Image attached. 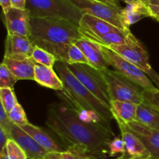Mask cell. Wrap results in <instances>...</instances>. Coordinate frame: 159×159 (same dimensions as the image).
<instances>
[{
    "label": "cell",
    "mask_w": 159,
    "mask_h": 159,
    "mask_svg": "<svg viewBox=\"0 0 159 159\" xmlns=\"http://www.w3.org/2000/svg\"><path fill=\"white\" fill-rule=\"evenodd\" d=\"M46 124L57 134L66 150L87 157L106 158L108 143L113 139L111 128L87 119L69 103L48 106Z\"/></svg>",
    "instance_id": "1"
},
{
    "label": "cell",
    "mask_w": 159,
    "mask_h": 159,
    "mask_svg": "<svg viewBox=\"0 0 159 159\" xmlns=\"http://www.w3.org/2000/svg\"><path fill=\"white\" fill-rule=\"evenodd\" d=\"M54 67L63 82L64 90L61 91L66 102L75 108L82 116L111 128L110 123L113 118L111 110L79 82L65 62L57 61Z\"/></svg>",
    "instance_id": "2"
},
{
    "label": "cell",
    "mask_w": 159,
    "mask_h": 159,
    "mask_svg": "<svg viewBox=\"0 0 159 159\" xmlns=\"http://www.w3.org/2000/svg\"><path fill=\"white\" fill-rule=\"evenodd\" d=\"M30 37L32 42L75 44L84 37L79 25L71 20L56 17H31Z\"/></svg>",
    "instance_id": "3"
},
{
    "label": "cell",
    "mask_w": 159,
    "mask_h": 159,
    "mask_svg": "<svg viewBox=\"0 0 159 159\" xmlns=\"http://www.w3.org/2000/svg\"><path fill=\"white\" fill-rule=\"evenodd\" d=\"M31 17H56L79 25L83 12L70 0H26Z\"/></svg>",
    "instance_id": "4"
},
{
    "label": "cell",
    "mask_w": 159,
    "mask_h": 159,
    "mask_svg": "<svg viewBox=\"0 0 159 159\" xmlns=\"http://www.w3.org/2000/svg\"><path fill=\"white\" fill-rule=\"evenodd\" d=\"M65 64L79 82L111 110V99L108 86L100 70H96L89 64Z\"/></svg>",
    "instance_id": "5"
},
{
    "label": "cell",
    "mask_w": 159,
    "mask_h": 159,
    "mask_svg": "<svg viewBox=\"0 0 159 159\" xmlns=\"http://www.w3.org/2000/svg\"><path fill=\"white\" fill-rule=\"evenodd\" d=\"M100 72L107 81L111 101H131L137 104L143 102L144 89L116 70L107 68Z\"/></svg>",
    "instance_id": "6"
},
{
    "label": "cell",
    "mask_w": 159,
    "mask_h": 159,
    "mask_svg": "<svg viewBox=\"0 0 159 159\" xmlns=\"http://www.w3.org/2000/svg\"><path fill=\"white\" fill-rule=\"evenodd\" d=\"M107 48L142 70L155 83L156 87H159V74L152 69L149 62V55L147 50L133 34H130L126 43L112 45Z\"/></svg>",
    "instance_id": "7"
},
{
    "label": "cell",
    "mask_w": 159,
    "mask_h": 159,
    "mask_svg": "<svg viewBox=\"0 0 159 159\" xmlns=\"http://www.w3.org/2000/svg\"><path fill=\"white\" fill-rule=\"evenodd\" d=\"M102 52L109 65L113 67L114 70L121 73L132 82L136 84L144 90L150 92H158V88L153 84L151 78L138 66L113 51L107 47L102 46Z\"/></svg>",
    "instance_id": "8"
},
{
    "label": "cell",
    "mask_w": 159,
    "mask_h": 159,
    "mask_svg": "<svg viewBox=\"0 0 159 159\" xmlns=\"http://www.w3.org/2000/svg\"><path fill=\"white\" fill-rule=\"evenodd\" d=\"M83 13H88L106 20L114 26L124 30L127 29L124 23L122 8L110 6L97 0H70Z\"/></svg>",
    "instance_id": "9"
},
{
    "label": "cell",
    "mask_w": 159,
    "mask_h": 159,
    "mask_svg": "<svg viewBox=\"0 0 159 159\" xmlns=\"http://www.w3.org/2000/svg\"><path fill=\"white\" fill-rule=\"evenodd\" d=\"M8 34L30 37V14L28 9L11 7L3 12Z\"/></svg>",
    "instance_id": "10"
},
{
    "label": "cell",
    "mask_w": 159,
    "mask_h": 159,
    "mask_svg": "<svg viewBox=\"0 0 159 159\" xmlns=\"http://www.w3.org/2000/svg\"><path fill=\"white\" fill-rule=\"evenodd\" d=\"M114 119L120 129L121 137L124 141L126 148V155L119 157L121 159H150V153L139 137L130 130L125 123L116 118Z\"/></svg>",
    "instance_id": "11"
},
{
    "label": "cell",
    "mask_w": 159,
    "mask_h": 159,
    "mask_svg": "<svg viewBox=\"0 0 159 159\" xmlns=\"http://www.w3.org/2000/svg\"><path fill=\"white\" fill-rule=\"evenodd\" d=\"M79 28L83 37L92 41L109 33L122 30L106 20L88 13H84L82 16Z\"/></svg>",
    "instance_id": "12"
},
{
    "label": "cell",
    "mask_w": 159,
    "mask_h": 159,
    "mask_svg": "<svg viewBox=\"0 0 159 159\" xmlns=\"http://www.w3.org/2000/svg\"><path fill=\"white\" fill-rule=\"evenodd\" d=\"M10 136L11 139L15 140L25 151L29 159H43L48 153L31 136L14 123L11 129Z\"/></svg>",
    "instance_id": "13"
},
{
    "label": "cell",
    "mask_w": 159,
    "mask_h": 159,
    "mask_svg": "<svg viewBox=\"0 0 159 159\" xmlns=\"http://www.w3.org/2000/svg\"><path fill=\"white\" fill-rule=\"evenodd\" d=\"M125 124L145 145L151 154L150 159H159V130L148 127L138 121Z\"/></svg>",
    "instance_id": "14"
},
{
    "label": "cell",
    "mask_w": 159,
    "mask_h": 159,
    "mask_svg": "<svg viewBox=\"0 0 159 159\" xmlns=\"http://www.w3.org/2000/svg\"><path fill=\"white\" fill-rule=\"evenodd\" d=\"M75 44L83 51L89 61V65L99 70L108 68L110 65L106 59L99 44L86 37H82Z\"/></svg>",
    "instance_id": "15"
},
{
    "label": "cell",
    "mask_w": 159,
    "mask_h": 159,
    "mask_svg": "<svg viewBox=\"0 0 159 159\" xmlns=\"http://www.w3.org/2000/svg\"><path fill=\"white\" fill-rule=\"evenodd\" d=\"M35 45L29 37L8 34L5 45V57H31Z\"/></svg>",
    "instance_id": "16"
},
{
    "label": "cell",
    "mask_w": 159,
    "mask_h": 159,
    "mask_svg": "<svg viewBox=\"0 0 159 159\" xmlns=\"http://www.w3.org/2000/svg\"><path fill=\"white\" fill-rule=\"evenodd\" d=\"M2 62L8 67V69L18 80H34L35 61L31 57L8 58L4 56Z\"/></svg>",
    "instance_id": "17"
},
{
    "label": "cell",
    "mask_w": 159,
    "mask_h": 159,
    "mask_svg": "<svg viewBox=\"0 0 159 159\" xmlns=\"http://www.w3.org/2000/svg\"><path fill=\"white\" fill-rule=\"evenodd\" d=\"M34 80L40 85L48 88L61 91L64 90V84L61 78L53 68L41 65L35 62Z\"/></svg>",
    "instance_id": "18"
},
{
    "label": "cell",
    "mask_w": 159,
    "mask_h": 159,
    "mask_svg": "<svg viewBox=\"0 0 159 159\" xmlns=\"http://www.w3.org/2000/svg\"><path fill=\"white\" fill-rule=\"evenodd\" d=\"M20 127H21L25 132L31 136L40 146L43 147L48 152L61 153L66 151V149H64L62 147H61L51 136L48 135L41 128L34 126L30 123Z\"/></svg>",
    "instance_id": "19"
},
{
    "label": "cell",
    "mask_w": 159,
    "mask_h": 159,
    "mask_svg": "<svg viewBox=\"0 0 159 159\" xmlns=\"http://www.w3.org/2000/svg\"><path fill=\"white\" fill-rule=\"evenodd\" d=\"M122 14L127 29H130V25L134 24L144 17H151L148 5L141 1L127 4V6L122 9Z\"/></svg>",
    "instance_id": "20"
},
{
    "label": "cell",
    "mask_w": 159,
    "mask_h": 159,
    "mask_svg": "<svg viewBox=\"0 0 159 159\" xmlns=\"http://www.w3.org/2000/svg\"><path fill=\"white\" fill-rule=\"evenodd\" d=\"M138 107V104L131 101H111V112L113 118H118L124 123L137 121Z\"/></svg>",
    "instance_id": "21"
},
{
    "label": "cell",
    "mask_w": 159,
    "mask_h": 159,
    "mask_svg": "<svg viewBox=\"0 0 159 159\" xmlns=\"http://www.w3.org/2000/svg\"><path fill=\"white\" fill-rule=\"evenodd\" d=\"M137 121L148 127L159 130V111L141 103L138 104Z\"/></svg>",
    "instance_id": "22"
},
{
    "label": "cell",
    "mask_w": 159,
    "mask_h": 159,
    "mask_svg": "<svg viewBox=\"0 0 159 159\" xmlns=\"http://www.w3.org/2000/svg\"><path fill=\"white\" fill-rule=\"evenodd\" d=\"M36 46L40 47L46 51L54 55L57 61L68 63V50L71 44L64 43H51L46 41L33 42Z\"/></svg>",
    "instance_id": "23"
},
{
    "label": "cell",
    "mask_w": 159,
    "mask_h": 159,
    "mask_svg": "<svg viewBox=\"0 0 159 159\" xmlns=\"http://www.w3.org/2000/svg\"><path fill=\"white\" fill-rule=\"evenodd\" d=\"M31 58L35 62L48 67H51V68H53L55 65V62H57L56 58L51 53L36 45L33 51Z\"/></svg>",
    "instance_id": "24"
},
{
    "label": "cell",
    "mask_w": 159,
    "mask_h": 159,
    "mask_svg": "<svg viewBox=\"0 0 159 159\" xmlns=\"http://www.w3.org/2000/svg\"><path fill=\"white\" fill-rule=\"evenodd\" d=\"M0 99H1V104L8 114L18 104V101L14 94L13 88H9V87L0 88Z\"/></svg>",
    "instance_id": "25"
},
{
    "label": "cell",
    "mask_w": 159,
    "mask_h": 159,
    "mask_svg": "<svg viewBox=\"0 0 159 159\" xmlns=\"http://www.w3.org/2000/svg\"><path fill=\"white\" fill-rule=\"evenodd\" d=\"M17 81V78L11 73L8 67L2 62L0 65V88H13L14 84Z\"/></svg>",
    "instance_id": "26"
},
{
    "label": "cell",
    "mask_w": 159,
    "mask_h": 159,
    "mask_svg": "<svg viewBox=\"0 0 159 159\" xmlns=\"http://www.w3.org/2000/svg\"><path fill=\"white\" fill-rule=\"evenodd\" d=\"M108 154L110 157L120 154V157H123L126 155L125 143L123 140L122 137H114L108 143Z\"/></svg>",
    "instance_id": "27"
},
{
    "label": "cell",
    "mask_w": 159,
    "mask_h": 159,
    "mask_svg": "<svg viewBox=\"0 0 159 159\" xmlns=\"http://www.w3.org/2000/svg\"><path fill=\"white\" fill-rule=\"evenodd\" d=\"M6 149L9 159H28L25 151L12 139H9L8 140Z\"/></svg>",
    "instance_id": "28"
},
{
    "label": "cell",
    "mask_w": 159,
    "mask_h": 159,
    "mask_svg": "<svg viewBox=\"0 0 159 159\" xmlns=\"http://www.w3.org/2000/svg\"><path fill=\"white\" fill-rule=\"evenodd\" d=\"M68 64L82 63L89 64L88 59L84 55L83 51L75 45L71 44L68 50Z\"/></svg>",
    "instance_id": "29"
},
{
    "label": "cell",
    "mask_w": 159,
    "mask_h": 159,
    "mask_svg": "<svg viewBox=\"0 0 159 159\" xmlns=\"http://www.w3.org/2000/svg\"><path fill=\"white\" fill-rule=\"evenodd\" d=\"M9 116L14 124L19 126H24L29 123L24 109L20 104H17L9 113Z\"/></svg>",
    "instance_id": "30"
},
{
    "label": "cell",
    "mask_w": 159,
    "mask_h": 159,
    "mask_svg": "<svg viewBox=\"0 0 159 159\" xmlns=\"http://www.w3.org/2000/svg\"><path fill=\"white\" fill-rule=\"evenodd\" d=\"M158 92H150L148 90L143 91V102L150 107L159 111V87Z\"/></svg>",
    "instance_id": "31"
},
{
    "label": "cell",
    "mask_w": 159,
    "mask_h": 159,
    "mask_svg": "<svg viewBox=\"0 0 159 159\" xmlns=\"http://www.w3.org/2000/svg\"><path fill=\"white\" fill-rule=\"evenodd\" d=\"M12 125H13V123L9 118V114L6 112L3 106L1 104V108H0V128L3 129L6 132L10 134Z\"/></svg>",
    "instance_id": "32"
},
{
    "label": "cell",
    "mask_w": 159,
    "mask_h": 159,
    "mask_svg": "<svg viewBox=\"0 0 159 159\" xmlns=\"http://www.w3.org/2000/svg\"><path fill=\"white\" fill-rule=\"evenodd\" d=\"M61 155L64 159H88V157L82 154L74 152V151H68V150L61 152Z\"/></svg>",
    "instance_id": "33"
},
{
    "label": "cell",
    "mask_w": 159,
    "mask_h": 159,
    "mask_svg": "<svg viewBox=\"0 0 159 159\" xmlns=\"http://www.w3.org/2000/svg\"><path fill=\"white\" fill-rule=\"evenodd\" d=\"M9 139H11L10 134L6 132L3 129L0 128V147H1V151H2L6 148V143H7L8 140Z\"/></svg>",
    "instance_id": "34"
},
{
    "label": "cell",
    "mask_w": 159,
    "mask_h": 159,
    "mask_svg": "<svg viewBox=\"0 0 159 159\" xmlns=\"http://www.w3.org/2000/svg\"><path fill=\"white\" fill-rule=\"evenodd\" d=\"M148 8L151 12V17L159 21V6L148 4Z\"/></svg>",
    "instance_id": "35"
},
{
    "label": "cell",
    "mask_w": 159,
    "mask_h": 159,
    "mask_svg": "<svg viewBox=\"0 0 159 159\" xmlns=\"http://www.w3.org/2000/svg\"><path fill=\"white\" fill-rule=\"evenodd\" d=\"M10 2L12 7L21 9H26V0H10Z\"/></svg>",
    "instance_id": "36"
},
{
    "label": "cell",
    "mask_w": 159,
    "mask_h": 159,
    "mask_svg": "<svg viewBox=\"0 0 159 159\" xmlns=\"http://www.w3.org/2000/svg\"><path fill=\"white\" fill-rule=\"evenodd\" d=\"M43 159H64L61 152H48Z\"/></svg>",
    "instance_id": "37"
},
{
    "label": "cell",
    "mask_w": 159,
    "mask_h": 159,
    "mask_svg": "<svg viewBox=\"0 0 159 159\" xmlns=\"http://www.w3.org/2000/svg\"><path fill=\"white\" fill-rule=\"evenodd\" d=\"M0 4H1L3 12H6L9 8L12 7L10 0H0Z\"/></svg>",
    "instance_id": "38"
},
{
    "label": "cell",
    "mask_w": 159,
    "mask_h": 159,
    "mask_svg": "<svg viewBox=\"0 0 159 159\" xmlns=\"http://www.w3.org/2000/svg\"><path fill=\"white\" fill-rule=\"evenodd\" d=\"M97 1L107 3V4L110 5V6H116V7H120L119 3H118L116 0H97Z\"/></svg>",
    "instance_id": "39"
},
{
    "label": "cell",
    "mask_w": 159,
    "mask_h": 159,
    "mask_svg": "<svg viewBox=\"0 0 159 159\" xmlns=\"http://www.w3.org/2000/svg\"><path fill=\"white\" fill-rule=\"evenodd\" d=\"M0 159H9V157L7 155V153H6V148L0 151Z\"/></svg>",
    "instance_id": "40"
},
{
    "label": "cell",
    "mask_w": 159,
    "mask_h": 159,
    "mask_svg": "<svg viewBox=\"0 0 159 159\" xmlns=\"http://www.w3.org/2000/svg\"><path fill=\"white\" fill-rule=\"evenodd\" d=\"M116 2H117L118 3H119V2H125L126 4H130V3H134V2H139L140 0H116Z\"/></svg>",
    "instance_id": "41"
},
{
    "label": "cell",
    "mask_w": 159,
    "mask_h": 159,
    "mask_svg": "<svg viewBox=\"0 0 159 159\" xmlns=\"http://www.w3.org/2000/svg\"><path fill=\"white\" fill-rule=\"evenodd\" d=\"M149 4L158 5V6H159V0H149Z\"/></svg>",
    "instance_id": "42"
},
{
    "label": "cell",
    "mask_w": 159,
    "mask_h": 159,
    "mask_svg": "<svg viewBox=\"0 0 159 159\" xmlns=\"http://www.w3.org/2000/svg\"><path fill=\"white\" fill-rule=\"evenodd\" d=\"M141 2H142L145 3V4L148 5L149 4V0H140Z\"/></svg>",
    "instance_id": "43"
},
{
    "label": "cell",
    "mask_w": 159,
    "mask_h": 159,
    "mask_svg": "<svg viewBox=\"0 0 159 159\" xmlns=\"http://www.w3.org/2000/svg\"><path fill=\"white\" fill-rule=\"evenodd\" d=\"M88 159H106V158H97V157H88ZM116 159H119L117 157Z\"/></svg>",
    "instance_id": "44"
},
{
    "label": "cell",
    "mask_w": 159,
    "mask_h": 159,
    "mask_svg": "<svg viewBox=\"0 0 159 159\" xmlns=\"http://www.w3.org/2000/svg\"><path fill=\"white\" fill-rule=\"evenodd\" d=\"M118 158H119V159H121V158H120V157H118Z\"/></svg>",
    "instance_id": "45"
},
{
    "label": "cell",
    "mask_w": 159,
    "mask_h": 159,
    "mask_svg": "<svg viewBox=\"0 0 159 159\" xmlns=\"http://www.w3.org/2000/svg\"><path fill=\"white\" fill-rule=\"evenodd\" d=\"M28 159H29V158H28Z\"/></svg>",
    "instance_id": "46"
}]
</instances>
